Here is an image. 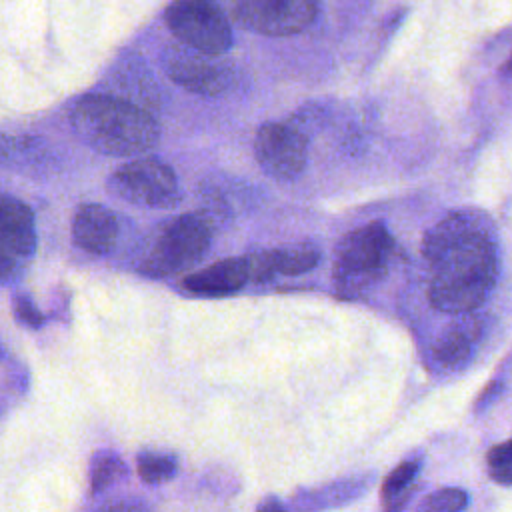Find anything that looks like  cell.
Instances as JSON below:
<instances>
[{
    "instance_id": "1",
    "label": "cell",
    "mask_w": 512,
    "mask_h": 512,
    "mask_svg": "<svg viewBox=\"0 0 512 512\" xmlns=\"http://www.w3.org/2000/svg\"><path fill=\"white\" fill-rule=\"evenodd\" d=\"M430 262V304L448 314H468L492 292L498 278V252L488 216L458 210L430 228L422 242Z\"/></svg>"
},
{
    "instance_id": "2",
    "label": "cell",
    "mask_w": 512,
    "mask_h": 512,
    "mask_svg": "<svg viewBox=\"0 0 512 512\" xmlns=\"http://www.w3.org/2000/svg\"><path fill=\"white\" fill-rule=\"evenodd\" d=\"M70 124L88 148L106 156H140L160 138V124L144 106L110 94L76 100Z\"/></svg>"
},
{
    "instance_id": "3",
    "label": "cell",
    "mask_w": 512,
    "mask_h": 512,
    "mask_svg": "<svg viewBox=\"0 0 512 512\" xmlns=\"http://www.w3.org/2000/svg\"><path fill=\"white\" fill-rule=\"evenodd\" d=\"M212 224L200 214H180L154 226L138 244L132 266L148 278H168L194 268L210 248Z\"/></svg>"
},
{
    "instance_id": "4",
    "label": "cell",
    "mask_w": 512,
    "mask_h": 512,
    "mask_svg": "<svg viewBox=\"0 0 512 512\" xmlns=\"http://www.w3.org/2000/svg\"><path fill=\"white\" fill-rule=\"evenodd\" d=\"M394 238L382 222H368L348 232L334 254L332 278L340 296L358 298L374 288L390 270Z\"/></svg>"
},
{
    "instance_id": "5",
    "label": "cell",
    "mask_w": 512,
    "mask_h": 512,
    "mask_svg": "<svg viewBox=\"0 0 512 512\" xmlns=\"http://www.w3.org/2000/svg\"><path fill=\"white\" fill-rule=\"evenodd\" d=\"M106 188L116 198L146 208H172L182 200L174 170L158 158H136L122 164L108 176Z\"/></svg>"
},
{
    "instance_id": "6",
    "label": "cell",
    "mask_w": 512,
    "mask_h": 512,
    "mask_svg": "<svg viewBox=\"0 0 512 512\" xmlns=\"http://www.w3.org/2000/svg\"><path fill=\"white\" fill-rule=\"evenodd\" d=\"M168 28L188 48L216 58L232 44V30L222 10L204 0H180L164 12Z\"/></svg>"
},
{
    "instance_id": "7",
    "label": "cell",
    "mask_w": 512,
    "mask_h": 512,
    "mask_svg": "<svg viewBox=\"0 0 512 512\" xmlns=\"http://www.w3.org/2000/svg\"><path fill=\"white\" fill-rule=\"evenodd\" d=\"M254 154L266 174L278 180H290L306 164L308 136L294 122H268L256 132Z\"/></svg>"
},
{
    "instance_id": "8",
    "label": "cell",
    "mask_w": 512,
    "mask_h": 512,
    "mask_svg": "<svg viewBox=\"0 0 512 512\" xmlns=\"http://www.w3.org/2000/svg\"><path fill=\"white\" fill-rule=\"evenodd\" d=\"M310 0H242L234 4V20L258 34L290 36L306 28L316 16Z\"/></svg>"
},
{
    "instance_id": "9",
    "label": "cell",
    "mask_w": 512,
    "mask_h": 512,
    "mask_svg": "<svg viewBox=\"0 0 512 512\" xmlns=\"http://www.w3.org/2000/svg\"><path fill=\"white\" fill-rule=\"evenodd\" d=\"M162 62L166 74L176 84L196 94H220L228 88L232 80V72L228 66L212 62L210 56H204L184 44L168 46V50L162 56Z\"/></svg>"
},
{
    "instance_id": "10",
    "label": "cell",
    "mask_w": 512,
    "mask_h": 512,
    "mask_svg": "<svg viewBox=\"0 0 512 512\" xmlns=\"http://www.w3.org/2000/svg\"><path fill=\"white\" fill-rule=\"evenodd\" d=\"M120 224L112 210L102 204H82L72 218V240L88 254L102 256L112 252L118 242Z\"/></svg>"
},
{
    "instance_id": "11",
    "label": "cell",
    "mask_w": 512,
    "mask_h": 512,
    "mask_svg": "<svg viewBox=\"0 0 512 512\" xmlns=\"http://www.w3.org/2000/svg\"><path fill=\"white\" fill-rule=\"evenodd\" d=\"M252 282L246 256L224 258L182 280V288L194 296H228Z\"/></svg>"
},
{
    "instance_id": "12",
    "label": "cell",
    "mask_w": 512,
    "mask_h": 512,
    "mask_svg": "<svg viewBox=\"0 0 512 512\" xmlns=\"http://www.w3.org/2000/svg\"><path fill=\"white\" fill-rule=\"evenodd\" d=\"M0 244L18 258L36 252L34 214L28 204L10 194H0Z\"/></svg>"
},
{
    "instance_id": "13",
    "label": "cell",
    "mask_w": 512,
    "mask_h": 512,
    "mask_svg": "<svg viewBox=\"0 0 512 512\" xmlns=\"http://www.w3.org/2000/svg\"><path fill=\"white\" fill-rule=\"evenodd\" d=\"M480 334V324L476 318L460 320L458 324H452L436 342L434 346V358L444 368L460 366L472 352L474 338Z\"/></svg>"
},
{
    "instance_id": "14",
    "label": "cell",
    "mask_w": 512,
    "mask_h": 512,
    "mask_svg": "<svg viewBox=\"0 0 512 512\" xmlns=\"http://www.w3.org/2000/svg\"><path fill=\"white\" fill-rule=\"evenodd\" d=\"M46 142L34 136L0 134V166L12 170H30L32 166L46 162Z\"/></svg>"
},
{
    "instance_id": "15",
    "label": "cell",
    "mask_w": 512,
    "mask_h": 512,
    "mask_svg": "<svg viewBox=\"0 0 512 512\" xmlns=\"http://www.w3.org/2000/svg\"><path fill=\"white\" fill-rule=\"evenodd\" d=\"M274 274H304L320 260V250L310 242H294L268 250Z\"/></svg>"
},
{
    "instance_id": "16",
    "label": "cell",
    "mask_w": 512,
    "mask_h": 512,
    "mask_svg": "<svg viewBox=\"0 0 512 512\" xmlns=\"http://www.w3.org/2000/svg\"><path fill=\"white\" fill-rule=\"evenodd\" d=\"M420 470V462L416 460H406L398 464L382 482V502H384V512H402L404 504L410 500L412 484L414 478Z\"/></svg>"
},
{
    "instance_id": "17",
    "label": "cell",
    "mask_w": 512,
    "mask_h": 512,
    "mask_svg": "<svg viewBox=\"0 0 512 512\" xmlns=\"http://www.w3.org/2000/svg\"><path fill=\"white\" fill-rule=\"evenodd\" d=\"M128 476V466L112 450H98L90 460V494L96 496Z\"/></svg>"
},
{
    "instance_id": "18",
    "label": "cell",
    "mask_w": 512,
    "mask_h": 512,
    "mask_svg": "<svg viewBox=\"0 0 512 512\" xmlns=\"http://www.w3.org/2000/svg\"><path fill=\"white\" fill-rule=\"evenodd\" d=\"M136 470L146 484H166L178 474V458L164 450H142L136 456Z\"/></svg>"
},
{
    "instance_id": "19",
    "label": "cell",
    "mask_w": 512,
    "mask_h": 512,
    "mask_svg": "<svg viewBox=\"0 0 512 512\" xmlns=\"http://www.w3.org/2000/svg\"><path fill=\"white\" fill-rule=\"evenodd\" d=\"M468 504V494L462 488H440L428 494L420 506L418 512H462Z\"/></svg>"
},
{
    "instance_id": "20",
    "label": "cell",
    "mask_w": 512,
    "mask_h": 512,
    "mask_svg": "<svg viewBox=\"0 0 512 512\" xmlns=\"http://www.w3.org/2000/svg\"><path fill=\"white\" fill-rule=\"evenodd\" d=\"M486 466L488 474L494 482L512 486V438L496 444L486 454Z\"/></svg>"
},
{
    "instance_id": "21",
    "label": "cell",
    "mask_w": 512,
    "mask_h": 512,
    "mask_svg": "<svg viewBox=\"0 0 512 512\" xmlns=\"http://www.w3.org/2000/svg\"><path fill=\"white\" fill-rule=\"evenodd\" d=\"M12 306H14V314H16V318H18V322L24 324L26 328L38 330V328L44 326L46 318H44V314L40 312V308L32 302L30 296H26V294H14Z\"/></svg>"
},
{
    "instance_id": "22",
    "label": "cell",
    "mask_w": 512,
    "mask_h": 512,
    "mask_svg": "<svg viewBox=\"0 0 512 512\" xmlns=\"http://www.w3.org/2000/svg\"><path fill=\"white\" fill-rule=\"evenodd\" d=\"M22 266L18 262V256H14L4 244H0V284H12L16 282Z\"/></svg>"
},
{
    "instance_id": "23",
    "label": "cell",
    "mask_w": 512,
    "mask_h": 512,
    "mask_svg": "<svg viewBox=\"0 0 512 512\" xmlns=\"http://www.w3.org/2000/svg\"><path fill=\"white\" fill-rule=\"evenodd\" d=\"M98 512H152L150 506L140 500V498H124V500H118L114 504H108L104 506L102 510Z\"/></svg>"
},
{
    "instance_id": "24",
    "label": "cell",
    "mask_w": 512,
    "mask_h": 512,
    "mask_svg": "<svg viewBox=\"0 0 512 512\" xmlns=\"http://www.w3.org/2000/svg\"><path fill=\"white\" fill-rule=\"evenodd\" d=\"M256 512H286V508H284V504L278 498L266 496L264 500H260Z\"/></svg>"
},
{
    "instance_id": "25",
    "label": "cell",
    "mask_w": 512,
    "mask_h": 512,
    "mask_svg": "<svg viewBox=\"0 0 512 512\" xmlns=\"http://www.w3.org/2000/svg\"><path fill=\"white\" fill-rule=\"evenodd\" d=\"M502 72H504V74H508V76L512 74V54H510V58L504 62V66H502Z\"/></svg>"
},
{
    "instance_id": "26",
    "label": "cell",
    "mask_w": 512,
    "mask_h": 512,
    "mask_svg": "<svg viewBox=\"0 0 512 512\" xmlns=\"http://www.w3.org/2000/svg\"><path fill=\"white\" fill-rule=\"evenodd\" d=\"M0 358H2V344H0Z\"/></svg>"
}]
</instances>
